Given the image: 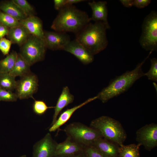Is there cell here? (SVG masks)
<instances>
[{
  "label": "cell",
  "mask_w": 157,
  "mask_h": 157,
  "mask_svg": "<svg viewBox=\"0 0 157 157\" xmlns=\"http://www.w3.org/2000/svg\"><path fill=\"white\" fill-rule=\"evenodd\" d=\"M43 40L47 48L52 50H63L70 41L66 33L44 31Z\"/></svg>",
  "instance_id": "10"
},
{
  "label": "cell",
  "mask_w": 157,
  "mask_h": 157,
  "mask_svg": "<svg viewBox=\"0 0 157 157\" xmlns=\"http://www.w3.org/2000/svg\"><path fill=\"white\" fill-rule=\"evenodd\" d=\"M64 131L75 142L86 146L92 145L97 139L103 138L96 129L79 123H73L68 125Z\"/></svg>",
  "instance_id": "7"
},
{
  "label": "cell",
  "mask_w": 157,
  "mask_h": 157,
  "mask_svg": "<svg viewBox=\"0 0 157 157\" xmlns=\"http://www.w3.org/2000/svg\"><path fill=\"white\" fill-rule=\"evenodd\" d=\"M20 47L19 54L31 66L45 58L47 48L43 39L31 35Z\"/></svg>",
  "instance_id": "6"
},
{
  "label": "cell",
  "mask_w": 157,
  "mask_h": 157,
  "mask_svg": "<svg viewBox=\"0 0 157 157\" xmlns=\"http://www.w3.org/2000/svg\"><path fill=\"white\" fill-rule=\"evenodd\" d=\"M86 146L85 151L87 157H107L93 146Z\"/></svg>",
  "instance_id": "30"
},
{
  "label": "cell",
  "mask_w": 157,
  "mask_h": 157,
  "mask_svg": "<svg viewBox=\"0 0 157 157\" xmlns=\"http://www.w3.org/2000/svg\"><path fill=\"white\" fill-rule=\"evenodd\" d=\"M0 24L9 28L20 25L19 22L14 17L0 11Z\"/></svg>",
  "instance_id": "25"
},
{
  "label": "cell",
  "mask_w": 157,
  "mask_h": 157,
  "mask_svg": "<svg viewBox=\"0 0 157 157\" xmlns=\"http://www.w3.org/2000/svg\"><path fill=\"white\" fill-rule=\"evenodd\" d=\"M142 33L139 42L147 51L157 50V13L152 11L144 18L142 26Z\"/></svg>",
  "instance_id": "5"
},
{
  "label": "cell",
  "mask_w": 157,
  "mask_h": 157,
  "mask_svg": "<svg viewBox=\"0 0 157 157\" xmlns=\"http://www.w3.org/2000/svg\"><path fill=\"white\" fill-rule=\"evenodd\" d=\"M150 0H133V6L139 8H145L151 3Z\"/></svg>",
  "instance_id": "32"
},
{
  "label": "cell",
  "mask_w": 157,
  "mask_h": 157,
  "mask_svg": "<svg viewBox=\"0 0 157 157\" xmlns=\"http://www.w3.org/2000/svg\"><path fill=\"white\" fill-rule=\"evenodd\" d=\"M97 99V97L96 96L88 99L79 105L75 106L71 108L67 109L63 112L57 119L55 123L51 125L49 129V131L50 132L56 131L69 120L76 110Z\"/></svg>",
  "instance_id": "16"
},
{
  "label": "cell",
  "mask_w": 157,
  "mask_h": 157,
  "mask_svg": "<svg viewBox=\"0 0 157 157\" xmlns=\"http://www.w3.org/2000/svg\"><path fill=\"white\" fill-rule=\"evenodd\" d=\"M34 100L33 105V109L34 112L38 115H42L44 114L48 109L55 107V106H48L43 101Z\"/></svg>",
  "instance_id": "27"
},
{
  "label": "cell",
  "mask_w": 157,
  "mask_h": 157,
  "mask_svg": "<svg viewBox=\"0 0 157 157\" xmlns=\"http://www.w3.org/2000/svg\"><path fill=\"white\" fill-rule=\"evenodd\" d=\"M152 52L150 51L147 56L133 69L127 71L112 79L108 85L98 94L96 96L97 99H99L103 103H106L111 99L127 91L137 80L144 76L142 66Z\"/></svg>",
  "instance_id": "2"
},
{
  "label": "cell",
  "mask_w": 157,
  "mask_h": 157,
  "mask_svg": "<svg viewBox=\"0 0 157 157\" xmlns=\"http://www.w3.org/2000/svg\"><path fill=\"white\" fill-rule=\"evenodd\" d=\"M15 78L8 73L0 72V88L13 92L17 84Z\"/></svg>",
  "instance_id": "24"
},
{
  "label": "cell",
  "mask_w": 157,
  "mask_h": 157,
  "mask_svg": "<svg viewBox=\"0 0 157 157\" xmlns=\"http://www.w3.org/2000/svg\"><path fill=\"white\" fill-rule=\"evenodd\" d=\"M38 83L37 76L31 71L20 77L17 81L15 89L18 98L20 99L30 98L34 99L33 95L38 90Z\"/></svg>",
  "instance_id": "8"
},
{
  "label": "cell",
  "mask_w": 157,
  "mask_h": 157,
  "mask_svg": "<svg viewBox=\"0 0 157 157\" xmlns=\"http://www.w3.org/2000/svg\"><path fill=\"white\" fill-rule=\"evenodd\" d=\"M138 144L150 151L157 146V125L152 123L143 126L136 132Z\"/></svg>",
  "instance_id": "9"
},
{
  "label": "cell",
  "mask_w": 157,
  "mask_h": 157,
  "mask_svg": "<svg viewBox=\"0 0 157 157\" xmlns=\"http://www.w3.org/2000/svg\"><path fill=\"white\" fill-rule=\"evenodd\" d=\"M82 145L78 143L68 137L63 142L57 144L56 146L55 156L71 155L80 151Z\"/></svg>",
  "instance_id": "15"
},
{
  "label": "cell",
  "mask_w": 157,
  "mask_h": 157,
  "mask_svg": "<svg viewBox=\"0 0 157 157\" xmlns=\"http://www.w3.org/2000/svg\"><path fill=\"white\" fill-rule=\"evenodd\" d=\"M74 99V97L72 94L67 86L63 88L54 107V112L51 125L53 124L57 119L60 113L65 107L72 103Z\"/></svg>",
  "instance_id": "18"
},
{
  "label": "cell",
  "mask_w": 157,
  "mask_h": 157,
  "mask_svg": "<svg viewBox=\"0 0 157 157\" xmlns=\"http://www.w3.org/2000/svg\"><path fill=\"white\" fill-rule=\"evenodd\" d=\"M65 0H54L53 1L55 8L59 11L65 6Z\"/></svg>",
  "instance_id": "33"
},
{
  "label": "cell",
  "mask_w": 157,
  "mask_h": 157,
  "mask_svg": "<svg viewBox=\"0 0 157 157\" xmlns=\"http://www.w3.org/2000/svg\"><path fill=\"white\" fill-rule=\"evenodd\" d=\"M23 11L27 17L34 16L33 7L26 0H12Z\"/></svg>",
  "instance_id": "26"
},
{
  "label": "cell",
  "mask_w": 157,
  "mask_h": 157,
  "mask_svg": "<svg viewBox=\"0 0 157 157\" xmlns=\"http://www.w3.org/2000/svg\"><path fill=\"white\" fill-rule=\"evenodd\" d=\"M73 157H85L81 155H76L74 156ZM86 157H87L86 156Z\"/></svg>",
  "instance_id": "37"
},
{
  "label": "cell",
  "mask_w": 157,
  "mask_h": 157,
  "mask_svg": "<svg viewBox=\"0 0 157 157\" xmlns=\"http://www.w3.org/2000/svg\"><path fill=\"white\" fill-rule=\"evenodd\" d=\"M18 98L15 93L0 88V101L13 102Z\"/></svg>",
  "instance_id": "29"
},
{
  "label": "cell",
  "mask_w": 157,
  "mask_h": 157,
  "mask_svg": "<svg viewBox=\"0 0 157 157\" xmlns=\"http://www.w3.org/2000/svg\"><path fill=\"white\" fill-rule=\"evenodd\" d=\"M85 0H65V5H73V4L76 3L85 1Z\"/></svg>",
  "instance_id": "36"
},
{
  "label": "cell",
  "mask_w": 157,
  "mask_h": 157,
  "mask_svg": "<svg viewBox=\"0 0 157 157\" xmlns=\"http://www.w3.org/2000/svg\"><path fill=\"white\" fill-rule=\"evenodd\" d=\"M54 157H63L62 156H55Z\"/></svg>",
  "instance_id": "39"
},
{
  "label": "cell",
  "mask_w": 157,
  "mask_h": 157,
  "mask_svg": "<svg viewBox=\"0 0 157 157\" xmlns=\"http://www.w3.org/2000/svg\"><path fill=\"white\" fill-rule=\"evenodd\" d=\"M119 1L126 7L130 8L133 6V0H120Z\"/></svg>",
  "instance_id": "35"
},
{
  "label": "cell",
  "mask_w": 157,
  "mask_h": 157,
  "mask_svg": "<svg viewBox=\"0 0 157 157\" xmlns=\"http://www.w3.org/2000/svg\"><path fill=\"white\" fill-rule=\"evenodd\" d=\"M63 50L73 55L84 64H88L94 60V55L76 39L71 40Z\"/></svg>",
  "instance_id": "12"
},
{
  "label": "cell",
  "mask_w": 157,
  "mask_h": 157,
  "mask_svg": "<svg viewBox=\"0 0 157 157\" xmlns=\"http://www.w3.org/2000/svg\"><path fill=\"white\" fill-rule=\"evenodd\" d=\"M90 127L99 131L104 139L119 146L123 144L127 137L120 123L108 116H103L93 120Z\"/></svg>",
  "instance_id": "4"
},
{
  "label": "cell",
  "mask_w": 157,
  "mask_h": 157,
  "mask_svg": "<svg viewBox=\"0 0 157 157\" xmlns=\"http://www.w3.org/2000/svg\"><path fill=\"white\" fill-rule=\"evenodd\" d=\"M12 44L8 39L4 38L0 39V50L4 55L9 54Z\"/></svg>",
  "instance_id": "31"
},
{
  "label": "cell",
  "mask_w": 157,
  "mask_h": 157,
  "mask_svg": "<svg viewBox=\"0 0 157 157\" xmlns=\"http://www.w3.org/2000/svg\"><path fill=\"white\" fill-rule=\"evenodd\" d=\"M0 9L2 12L14 17L19 22L27 17L21 9L13 0L1 3Z\"/></svg>",
  "instance_id": "20"
},
{
  "label": "cell",
  "mask_w": 157,
  "mask_h": 157,
  "mask_svg": "<svg viewBox=\"0 0 157 157\" xmlns=\"http://www.w3.org/2000/svg\"><path fill=\"white\" fill-rule=\"evenodd\" d=\"M141 145L132 144L119 146L118 157H140L139 152Z\"/></svg>",
  "instance_id": "22"
},
{
  "label": "cell",
  "mask_w": 157,
  "mask_h": 157,
  "mask_svg": "<svg viewBox=\"0 0 157 157\" xmlns=\"http://www.w3.org/2000/svg\"><path fill=\"white\" fill-rule=\"evenodd\" d=\"M26 157V155H22V156H20V157Z\"/></svg>",
  "instance_id": "38"
},
{
  "label": "cell",
  "mask_w": 157,
  "mask_h": 157,
  "mask_svg": "<svg viewBox=\"0 0 157 157\" xmlns=\"http://www.w3.org/2000/svg\"><path fill=\"white\" fill-rule=\"evenodd\" d=\"M109 24L101 22H91L76 34V38L91 54L96 55L105 49L108 44L106 30Z\"/></svg>",
  "instance_id": "3"
},
{
  "label": "cell",
  "mask_w": 157,
  "mask_h": 157,
  "mask_svg": "<svg viewBox=\"0 0 157 157\" xmlns=\"http://www.w3.org/2000/svg\"><path fill=\"white\" fill-rule=\"evenodd\" d=\"M151 66L149 71L145 73L148 79L155 82L157 81V59L154 58L151 59Z\"/></svg>",
  "instance_id": "28"
},
{
  "label": "cell",
  "mask_w": 157,
  "mask_h": 157,
  "mask_svg": "<svg viewBox=\"0 0 157 157\" xmlns=\"http://www.w3.org/2000/svg\"><path fill=\"white\" fill-rule=\"evenodd\" d=\"M59 11L51 26L57 32L76 34L91 20L86 12L73 5H65Z\"/></svg>",
  "instance_id": "1"
},
{
  "label": "cell",
  "mask_w": 157,
  "mask_h": 157,
  "mask_svg": "<svg viewBox=\"0 0 157 157\" xmlns=\"http://www.w3.org/2000/svg\"><path fill=\"white\" fill-rule=\"evenodd\" d=\"M18 53L12 51L6 58L0 60V72L9 73L13 69L17 57Z\"/></svg>",
  "instance_id": "23"
},
{
  "label": "cell",
  "mask_w": 157,
  "mask_h": 157,
  "mask_svg": "<svg viewBox=\"0 0 157 157\" xmlns=\"http://www.w3.org/2000/svg\"><path fill=\"white\" fill-rule=\"evenodd\" d=\"M19 22L31 35L43 39L42 22L39 17L35 15L28 17Z\"/></svg>",
  "instance_id": "13"
},
{
  "label": "cell",
  "mask_w": 157,
  "mask_h": 157,
  "mask_svg": "<svg viewBox=\"0 0 157 157\" xmlns=\"http://www.w3.org/2000/svg\"><path fill=\"white\" fill-rule=\"evenodd\" d=\"M31 35L26 29L20 25L9 28L7 37L12 43L21 46L28 39Z\"/></svg>",
  "instance_id": "19"
},
{
  "label": "cell",
  "mask_w": 157,
  "mask_h": 157,
  "mask_svg": "<svg viewBox=\"0 0 157 157\" xmlns=\"http://www.w3.org/2000/svg\"><path fill=\"white\" fill-rule=\"evenodd\" d=\"M9 29V28L0 24V39L7 35Z\"/></svg>",
  "instance_id": "34"
},
{
  "label": "cell",
  "mask_w": 157,
  "mask_h": 157,
  "mask_svg": "<svg viewBox=\"0 0 157 157\" xmlns=\"http://www.w3.org/2000/svg\"><path fill=\"white\" fill-rule=\"evenodd\" d=\"M103 138L97 139L92 145L107 157H118L119 146Z\"/></svg>",
  "instance_id": "17"
},
{
  "label": "cell",
  "mask_w": 157,
  "mask_h": 157,
  "mask_svg": "<svg viewBox=\"0 0 157 157\" xmlns=\"http://www.w3.org/2000/svg\"><path fill=\"white\" fill-rule=\"evenodd\" d=\"M88 4L92 11V17L90 18L91 20L95 22H101L107 24H109L108 21V10L106 1H93L89 2Z\"/></svg>",
  "instance_id": "14"
},
{
  "label": "cell",
  "mask_w": 157,
  "mask_h": 157,
  "mask_svg": "<svg viewBox=\"0 0 157 157\" xmlns=\"http://www.w3.org/2000/svg\"><path fill=\"white\" fill-rule=\"evenodd\" d=\"M30 66L19 53H18L14 67L9 73L15 77L18 76L21 77L31 72Z\"/></svg>",
  "instance_id": "21"
},
{
  "label": "cell",
  "mask_w": 157,
  "mask_h": 157,
  "mask_svg": "<svg viewBox=\"0 0 157 157\" xmlns=\"http://www.w3.org/2000/svg\"><path fill=\"white\" fill-rule=\"evenodd\" d=\"M57 144L47 133L34 145L32 157H54Z\"/></svg>",
  "instance_id": "11"
}]
</instances>
